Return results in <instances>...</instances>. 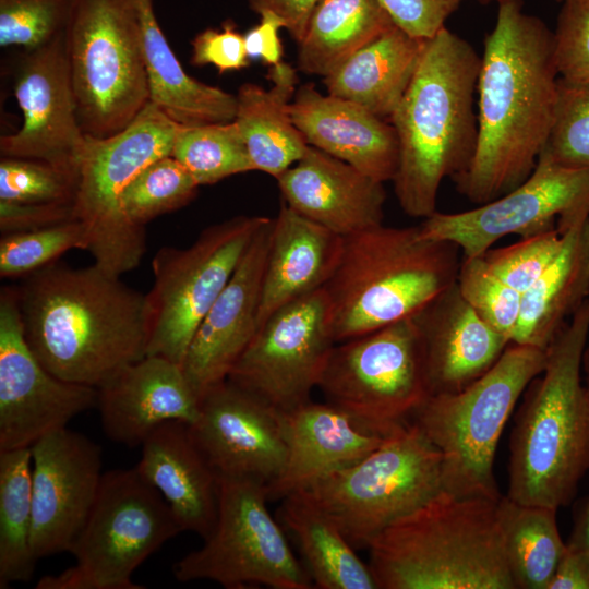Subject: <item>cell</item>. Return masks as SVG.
I'll list each match as a JSON object with an SVG mask.
<instances>
[{
    "label": "cell",
    "mask_w": 589,
    "mask_h": 589,
    "mask_svg": "<svg viewBox=\"0 0 589 589\" xmlns=\"http://www.w3.org/2000/svg\"><path fill=\"white\" fill-rule=\"evenodd\" d=\"M558 80L553 32L519 0L498 4L477 83L476 149L454 178L468 201L490 202L530 176L552 129Z\"/></svg>",
    "instance_id": "1"
},
{
    "label": "cell",
    "mask_w": 589,
    "mask_h": 589,
    "mask_svg": "<svg viewBox=\"0 0 589 589\" xmlns=\"http://www.w3.org/2000/svg\"><path fill=\"white\" fill-rule=\"evenodd\" d=\"M16 290L26 342L57 377L98 388L146 356V293L95 263L56 261L24 277Z\"/></svg>",
    "instance_id": "2"
},
{
    "label": "cell",
    "mask_w": 589,
    "mask_h": 589,
    "mask_svg": "<svg viewBox=\"0 0 589 589\" xmlns=\"http://www.w3.org/2000/svg\"><path fill=\"white\" fill-rule=\"evenodd\" d=\"M481 57L446 26L426 39L414 75L389 118L398 141L394 191L410 217L436 212L445 178L468 167L477 145Z\"/></svg>",
    "instance_id": "3"
},
{
    "label": "cell",
    "mask_w": 589,
    "mask_h": 589,
    "mask_svg": "<svg viewBox=\"0 0 589 589\" xmlns=\"http://www.w3.org/2000/svg\"><path fill=\"white\" fill-rule=\"evenodd\" d=\"M589 298L546 349L526 387L509 442L507 496L558 509L589 470V389L581 380Z\"/></svg>",
    "instance_id": "4"
},
{
    "label": "cell",
    "mask_w": 589,
    "mask_h": 589,
    "mask_svg": "<svg viewBox=\"0 0 589 589\" xmlns=\"http://www.w3.org/2000/svg\"><path fill=\"white\" fill-rule=\"evenodd\" d=\"M500 498L443 491L385 528L368 546L376 588L515 589Z\"/></svg>",
    "instance_id": "5"
},
{
    "label": "cell",
    "mask_w": 589,
    "mask_h": 589,
    "mask_svg": "<svg viewBox=\"0 0 589 589\" xmlns=\"http://www.w3.org/2000/svg\"><path fill=\"white\" fill-rule=\"evenodd\" d=\"M459 248L425 237L420 226L384 224L344 238L324 287L336 342L413 316L456 283Z\"/></svg>",
    "instance_id": "6"
},
{
    "label": "cell",
    "mask_w": 589,
    "mask_h": 589,
    "mask_svg": "<svg viewBox=\"0 0 589 589\" xmlns=\"http://www.w3.org/2000/svg\"><path fill=\"white\" fill-rule=\"evenodd\" d=\"M546 350L509 344L498 361L460 392L429 396L412 421L442 455L444 490L500 498L493 472L502 431L529 383L544 369Z\"/></svg>",
    "instance_id": "7"
},
{
    "label": "cell",
    "mask_w": 589,
    "mask_h": 589,
    "mask_svg": "<svg viewBox=\"0 0 589 589\" xmlns=\"http://www.w3.org/2000/svg\"><path fill=\"white\" fill-rule=\"evenodd\" d=\"M64 45L83 132L94 137L115 135L149 103L132 0H74Z\"/></svg>",
    "instance_id": "8"
},
{
    "label": "cell",
    "mask_w": 589,
    "mask_h": 589,
    "mask_svg": "<svg viewBox=\"0 0 589 589\" xmlns=\"http://www.w3.org/2000/svg\"><path fill=\"white\" fill-rule=\"evenodd\" d=\"M444 490L442 455L411 421L361 460L318 479L303 492L354 549Z\"/></svg>",
    "instance_id": "9"
},
{
    "label": "cell",
    "mask_w": 589,
    "mask_h": 589,
    "mask_svg": "<svg viewBox=\"0 0 589 589\" xmlns=\"http://www.w3.org/2000/svg\"><path fill=\"white\" fill-rule=\"evenodd\" d=\"M180 532L166 500L135 467L106 471L70 550L75 565L43 577L36 588L143 589L132 574Z\"/></svg>",
    "instance_id": "10"
},
{
    "label": "cell",
    "mask_w": 589,
    "mask_h": 589,
    "mask_svg": "<svg viewBox=\"0 0 589 589\" xmlns=\"http://www.w3.org/2000/svg\"><path fill=\"white\" fill-rule=\"evenodd\" d=\"M179 128L149 101L115 135H86L74 217L88 231L94 263L111 275L136 268L146 252V231L125 216L122 193L145 167L170 155Z\"/></svg>",
    "instance_id": "11"
},
{
    "label": "cell",
    "mask_w": 589,
    "mask_h": 589,
    "mask_svg": "<svg viewBox=\"0 0 589 589\" xmlns=\"http://www.w3.org/2000/svg\"><path fill=\"white\" fill-rule=\"evenodd\" d=\"M317 388L366 430L393 435L404 429L430 396L412 316L337 342Z\"/></svg>",
    "instance_id": "12"
},
{
    "label": "cell",
    "mask_w": 589,
    "mask_h": 589,
    "mask_svg": "<svg viewBox=\"0 0 589 589\" xmlns=\"http://www.w3.org/2000/svg\"><path fill=\"white\" fill-rule=\"evenodd\" d=\"M218 512L204 544L172 566L178 581L212 580L228 589H310L313 582L267 509V486L218 477Z\"/></svg>",
    "instance_id": "13"
},
{
    "label": "cell",
    "mask_w": 589,
    "mask_h": 589,
    "mask_svg": "<svg viewBox=\"0 0 589 589\" xmlns=\"http://www.w3.org/2000/svg\"><path fill=\"white\" fill-rule=\"evenodd\" d=\"M268 218L235 216L208 226L187 248L163 247L156 252L152 260L154 281L146 293V356L183 365L199 325Z\"/></svg>",
    "instance_id": "14"
},
{
    "label": "cell",
    "mask_w": 589,
    "mask_h": 589,
    "mask_svg": "<svg viewBox=\"0 0 589 589\" xmlns=\"http://www.w3.org/2000/svg\"><path fill=\"white\" fill-rule=\"evenodd\" d=\"M336 344L330 301L322 288L274 312L227 380L287 412L311 400Z\"/></svg>",
    "instance_id": "15"
},
{
    "label": "cell",
    "mask_w": 589,
    "mask_h": 589,
    "mask_svg": "<svg viewBox=\"0 0 589 589\" xmlns=\"http://www.w3.org/2000/svg\"><path fill=\"white\" fill-rule=\"evenodd\" d=\"M587 218L589 169L565 168L540 156L515 189L468 211H436L420 228L428 238L455 243L464 257H474L506 236L522 238L555 227L566 232Z\"/></svg>",
    "instance_id": "16"
},
{
    "label": "cell",
    "mask_w": 589,
    "mask_h": 589,
    "mask_svg": "<svg viewBox=\"0 0 589 589\" xmlns=\"http://www.w3.org/2000/svg\"><path fill=\"white\" fill-rule=\"evenodd\" d=\"M97 406V388L50 373L26 342L17 290L0 292V450L29 448Z\"/></svg>",
    "instance_id": "17"
},
{
    "label": "cell",
    "mask_w": 589,
    "mask_h": 589,
    "mask_svg": "<svg viewBox=\"0 0 589 589\" xmlns=\"http://www.w3.org/2000/svg\"><path fill=\"white\" fill-rule=\"evenodd\" d=\"M14 95L23 123L17 132L0 137L1 156L41 160L79 180L86 134L77 118L64 32L44 46L23 50Z\"/></svg>",
    "instance_id": "18"
},
{
    "label": "cell",
    "mask_w": 589,
    "mask_h": 589,
    "mask_svg": "<svg viewBox=\"0 0 589 589\" xmlns=\"http://www.w3.org/2000/svg\"><path fill=\"white\" fill-rule=\"evenodd\" d=\"M29 448L31 545L38 561L70 552L95 502L104 472L100 446L67 426L43 436Z\"/></svg>",
    "instance_id": "19"
},
{
    "label": "cell",
    "mask_w": 589,
    "mask_h": 589,
    "mask_svg": "<svg viewBox=\"0 0 589 589\" xmlns=\"http://www.w3.org/2000/svg\"><path fill=\"white\" fill-rule=\"evenodd\" d=\"M190 429L218 477L249 478L268 488L284 469L281 412L228 380L201 397Z\"/></svg>",
    "instance_id": "20"
},
{
    "label": "cell",
    "mask_w": 589,
    "mask_h": 589,
    "mask_svg": "<svg viewBox=\"0 0 589 589\" xmlns=\"http://www.w3.org/2000/svg\"><path fill=\"white\" fill-rule=\"evenodd\" d=\"M272 226L273 218H268L259 229L189 346L182 366L200 399L228 378L259 329Z\"/></svg>",
    "instance_id": "21"
},
{
    "label": "cell",
    "mask_w": 589,
    "mask_h": 589,
    "mask_svg": "<svg viewBox=\"0 0 589 589\" xmlns=\"http://www.w3.org/2000/svg\"><path fill=\"white\" fill-rule=\"evenodd\" d=\"M412 320L430 396L468 387L498 361L510 344L473 311L456 283L428 302Z\"/></svg>",
    "instance_id": "22"
},
{
    "label": "cell",
    "mask_w": 589,
    "mask_h": 589,
    "mask_svg": "<svg viewBox=\"0 0 589 589\" xmlns=\"http://www.w3.org/2000/svg\"><path fill=\"white\" fill-rule=\"evenodd\" d=\"M200 404L180 364L145 356L97 388L96 408L107 437L134 447L167 421L193 424Z\"/></svg>",
    "instance_id": "23"
},
{
    "label": "cell",
    "mask_w": 589,
    "mask_h": 589,
    "mask_svg": "<svg viewBox=\"0 0 589 589\" xmlns=\"http://www.w3.org/2000/svg\"><path fill=\"white\" fill-rule=\"evenodd\" d=\"M276 181L286 205L344 238L383 224V182L314 146Z\"/></svg>",
    "instance_id": "24"
},
{
    "label": "cell",
    "mask_w": 589,
    "mask_h": 589,
    "mask_svg": "<svg viewBox=\"0 0 589 589\" xmlns=\"http://www.w3.org/2000/svg\"><path fill=\"white\" fill-rule=\"evenodd\" d=\"M292 122L306 143L380 181H393L398 141L387 120L364 107L301 85L289 105Z\"/></svg>",
    "instance_id": "25"
},
{
    "label": "cell",
    "mask_w": 589,
    "mask_h": 589,
    "mask_svg": "<svg viewBox=\"0 0 589 589\" xmlns=\"http://www.w3.org/2000/svg\"><path fill=\"white\" fill-rule=\"evenodd\" d=\"M281 422L287 454L281 473L267 488L271 501L361 460L396 434L366 430L336 407L311 400L283 412Z\"/></svg>",
    "instance_id": "26"
},
{
    "label": "cell",
    "mask_w": 589,
    "mask_h": 589,
    "mask_svg": "<svg viewBox=\"0 0 589 589\" xmlns=\"http://www.w3.org/2000/svg\"><path fill=\"white\" fill-rule=\"evenodd\" d=\"M137 471L170 506L182 531L204 540L218 512V476L196 444L190 424L167 421L142 443Z\"/></svg>",
    "instance_id": "27"
},
{
    "label": "cell",
    "mask_w": 589,
    "mask_h": 589,
    "mask_svg": "<svg viewBox=\"0 0 589 589\" xmlns=\"http://www.w3.org/2000/svg\"><path fill=\"white\" fill-rule=\"evenodd\" d=\"M342 244L344 237L283 203L273 218L259 328L278 309L324 288L337 267Z\"/></svg>",
    "instance_id": "28"
},
{
    "label": "cell",
    "mask_w": 589,
    "mask_h": 589,
    "mask_svg": "<svg viewBox=\"0 0 589 589\" xmlns=\"http://www.w3.org/2000/svg\"><path fill=\"white\" fill-rule=\"evenodd\" d=\"M132 2L141 28L149 101L184 127L233 121L237 96L190 76L158 24L154 1Z\"/></svg>",
    "instance_id": "29"
},
{
    "label": "cell",
    "mask_w": 589,
    "mask_h": 589,
    "mask_svg": "<svg viewBox=\"0 0 589 589\" xmlns=\"http://www.w3.org/2000/svg\"><path fill=\"white\" fill-rule=\"evenodd\" d=\"M589 298V218L565 232L555 260L521 297L510 344L546 350Z\"/></svg>",
    "instance_id": "30"
},
{
    "label": "cell",
    "mask_w": 589,
    "mask_h": 589,
    "mask_svg": "<svg viewBox=\"0 0 589 589\" xmlns=\"http://www.w3.org/2000/svg\"><path fill=\"white\" fill-rule=\"evenodd\" d=\"M425 43L393 25L323 79L327 94L389 120L414 75Z\"/></svg>",
    "instance_id": "31"
},
{
    "label": "cell",
    "mask_w": 589,
    "mask_h": 589,
    "mask_svg": "<svg viewBox=\"0 0 589 589\" xmlns=\"http://www.w3.org/2000/svg\"><path fill=\"white\" fill-rule=\"evenodd\" d=\"M268 77L273 82L269 89L254 83L239 87L235 122L253 169L277 179L304 155L309 144L289 112L298 83L294 69L279 62L271 67Z\"/></svg>",
    "instance_id": "32"
},
{
    "label": "cell",
    "mask_w": 589,
    "mask_h": 589,
    "mask_svg": "<svg viewBox=\"0 0 589 589\" xmlns=\"http://www.w3.org/2000/svg\"><path fill=\"white\" fill-rule=\"evenodd\" d=\"M279 516L317 588L377 589L369 565L360 560L333 519L303 492L285 496Z\"/></svg>",
    "instance_id": "33"
},
{
    "label": "cell",
    "mask_w": 589,
    "mask_h": 589,
    "mask_svg": "<svg viewBox=\"0 0 589 589\" xmlns=\"http://www.w3.org/2000/svg\"><path fill=\"white\" fill-rule=\"evenodd\" d=\"M393 25L380 0H318L298 43V68L326 77Z\"/></svg>",
    "instance_id": "34"
},
{
    "label": "cell",
    "mask_w": 589,
    "mask_h": 589,
    "mask_svg": "<svg viewBox=\"0 0 589 589\" xmlns=\"http://www.w3.org/2000/svg\"><path fill=\"white\" fill-rule=\"evenodd\" d=\"M503 545L515 589H548L566 549L556 508L501 496L497 505Z\"/></svg>",
    "instance_id": "35"
},
{
    "label": "cell",
    "mask_w": 589,
    "mask_h": 589,
    "mask_svg": "<svg viewBox=\"0 0 589 589\" xmlns=\"http://www.w3.org/2000/svg\"><path fill=\"white\" fill-rule=\"evenodd\" d=\"M31 448L0 450V588L32 578Z\"/></svg>",
    "instance_id": "36"
},
{
    "label": "cell",
    "mask_w": 589,
    "mask_h": 589,
    "mask_svg": "<svg viewBox=\"0 0 589 589\" xmlns=\"http://www.w3.org/2000/svg\"><path fill=\"white\" fill-rule=\"evenodd\" d=\"M199 185L254 171L238 124L180 125L170 153Z\"/></svg>",
    "instance_id": "37"
},
{
    "label": "cell",
    "mask_w": 589,
    "mask_h": 589,
    "mask_svg": "<svg viewBox=\"0 0 589 589\" xmlns=\"http://www.w3.org/2000/svg\"><path fill=\"white\" fill-rule=\"evenodd\" d=\"M199 187L192 175L167 155L132 179L122 193V209L134 226L145 229L151 220L188 205Z\"/></svg>",
    "instance_id": "38"
},
{
    "label": "cell",
    "mask_w": 589,
    "mask_h": 589,
    "mask_svg": "<svg viewBox=\"0 0 589 589\" xmlns=\"http://www.w3.org/2000/svg\"><path fill=\"white\" fill-rule=\"evenodd\" d=\"M88 231L76 219L37 230L2 235L0 276L24 278L72 249L88 250Z\"/></svg>",
    "instance_id": "39"
},
{
    "label": "cell",
    "mask_w": 589,
    "mask_h": 589,
    "mask_svg": "<svg viewBox=\"0 0 589 589\" xmlns=\"http://www.w3.org/2000/svg\"><path fill=\"white\" fill-rule=\"evenodd\" d=\"M540 156L565 168L589 169V82L560 77L554 121Z\"/></svg>",
    "instance_id": "40"
},
{
    "label": "cell",
    "mask_w": 589,
    "mask_h": 589,
    "mask_svg": "<svg viewBox=\"0 0 589 589\" xmlns=\"http://www.w3.org/2000/svg\"><path fill=\"white\" fill-rule=\"evenodd\" d=\"M456 285L473 311L509 341L517 326L522 294L505 284L483 257H464Z\"/></svg>",
    "instance_id": "41"
},
{
    "label": "cell",
    "mask_w": 589,
    "mask_h": 589,
    "mask_svg": "<svg viewBox=\"0 0 589 589\" xmlns=\"http://www.w3.org/2000/svg\"><path fill=\"white\" fill-rule=\"evenodd\" d=\"M74 0H0V46L32 50L61 35Z\"/></svg>",
    "instance_id": "42"
},
{
    "label": "cell",
    "mask_w": 589,
    "mask_h": 589,
    "mask_svg": "<svg viewBox=\"0 0 589 589\" xmlns=\"http://www.w3.org/2000/svg\"><path fill=\"white\" fill-rule=\"evenodd\" d=\"M79 180L52 165L1 157L0 201L22 204H74Z\"/></svg>",
    "instance_id": "43"
},
{
    "label": "cell",
    "mask_w": 589,
    "mask_h": 589,
    "mask_svg": "<svg viewBox=\"0 0 589 589\" xmlns=\"http://www.w3.org/2000/svg\"><path fill=\"white\" fill-rule=\"evenodd\" d=\"M564 239L565 232L555 227L507 247L491 248L481 256L497 277L522 294L555 260Z\"/></svg>",
    "instance_id": "44"
},
{
    "label": "cell",
    "mask_w": 589,
    "mask_h": 589,
    "mask_svg": "<svg viewBox=\"0 0 589 589\" xmlns=\"http://www.w3.org/2000/svg\"><path fill=\"white\" fill-rule=\"evenodd\" d=\"M553 32L558 75L567 82H589V0H562Z\"/></svg>",
    "instance_id": "45"
},
{
    "label": "cell",
    "mask_w": 589,
    "mask_h": 589,
    "mask_svg": "<svg viewBox=\"0 0 589 589\" xmlns=\"http://www.w3.org/2000/svg\"><path fill=\"white\" fill-rule=\"evenodd\" d=\"M191 45V63L195 67L212 64L224 73L249 65L244 35L237 31L232 21H226L220 28L200 32Z\"/></svg>",
    "instance_id": "46"
},
{
    "label": "cell",
    "mask_w": 589,
    "mask_h": 589,
    "mask_svg": "<svg viewBox=\"0 0 589 589\" xmlns=\"http://www.w3.org/2000/svg\"><path fill=\"white\" fill-rule=\"evenodd\" d=\"M394 24L409 35L429 39L445 27L462 0H380Z\"/></svg>",
    "instance_id": "47"
},
{
    "label": "cell",
    "mask_w": 589,
    "mask_h": 589,
    "mask_svg": "<svg viewBox=\"0 0 589 589\" xmlns=\"http://www.w3.org/2000/svg\"><path fill=\"white\" fill-rule=\"evenodd\" d=\"M74 204H22L0 201L2 235L37 230L75 219Z\"/></svg>",
    "instance_id": "48"
},
{
    "label": "cell",
    "mask_w": 589,
    "mask_h": 589,
    "mask_svg": "<svg viewBox=\"0 0 589 589\" xmlns=\"http://www.w3.org/2000/svg\"><path fill=\"white\" fill-rule=\"evenodd\" d=\"M280 28H285V23L279 16L268 11L261 13L260 23L244 34L248 57L271 67L281 62Z\"/></svg>",
    "instance_id": "49"
},
{
    "label": "cell",
    "mask_w": 589,
    "mask_h": 589,
    "mask_svg": "<svg viewBox=\"0 0 589 589\" xmlns=\"http://www.w3.org/2000/svg\"><path fill=\"white\" fill-rule=\"evenodd\" d=\"M250 9L259 15L272 12L279 16L290 36L299 43L305 32L309 17L318 0H247Z\"/></svg>",
    "instance_id": "50"
},
{
    "label": "cell",
    "mask_w": 589,
    "mask_h": 589,
    "mask_svg": "<svg viewBox=\"0 0 589 589\" xmlns=\"http://www.w3.org/2000/svg\"><path fill=\"white\" fill-rule=\"evenodd\" d=\"M548 589H589V563L567 543Z\"/></svg>",
    "instance_id": "51"
},
{
    "label": "cell",
    "mask_w": 589,
    "mask_h": 589,
    "mask_svg": "<svg viewBox=\"0 0 589 589\" xmlns=\"http://www.w3.org/2000/svg\"><path fill=\"white\" fill-rule=\"evenodd\" d=\"M567 545L577 550L589 563V497L577 517Z\"/></svg>",
    "instance_id": "52"
},
{
    "label": "cell",
    "mask_w": 589,
    "mask_h": 589,
    "mask_svg": "<svg viewBox=\"0 0 589 589\" xmlns=\"http://www.w3.org/2000/svg\"><path fill=\"white\" fill-rule=\"evenodd\" d=\"M581 369L585 373V384L589 389V347H586L584 351Z\"/></svg>",
    "instance_id": "53"
},
{
    "label": "cell",
    "mask_w": 589,
    "mask_h": 589,
    "mask_svg": "<svg viewBox=\"0 0 589 589\" xmlns=\"http://www.w3.org/2000/svg\"><path fill=\"white\" fill-rule=\"evenodd\" d=\"M482 3H490V2H496L497 4H501V3H505V2H509V1H515V0H478Z\"/></svg>",
    "instance_id": "54"
},
{
    "label": "cell",
    "mask_w": 589,
    "mask_h": 589,
    "mask_svg": "<svg viewBox=\"0 0 589 589\" xmlns=\"http://www.w3.org/2000/svg\"><path fill=\"white\" fill-rule=\"evenodd\" d=\"M562 1V0H561Z\"/></svg>",
    "instance_id": "55"
}]
</instances>
